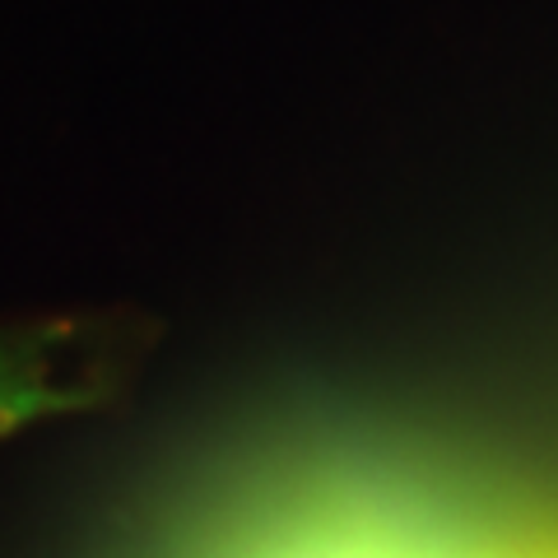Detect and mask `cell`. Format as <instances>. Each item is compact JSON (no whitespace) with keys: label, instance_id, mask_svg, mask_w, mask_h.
Wrapping results in <instances>:
<instances>
[{"label":"cell","instance_id":"1","mask_svg":"<svg viewBox=\"0 0 558 558\" xmlns=\"http://www.w3.org/2000/svg\"><path fill=\"white\" fill-rule=\"evenodd\" d=\"M98 387L65 359V330H0V438L98 405Z\"/></svg>","mask_w":558,"mask_h":558}]
</instances>
